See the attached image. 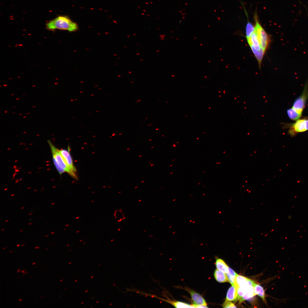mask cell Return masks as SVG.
Masks as SVG:
<instances>
[{"label": "cell", "mask_w": 308, "mask_h": 308, "mask_svg": "<svg viewBox=\"0 0 308 308\" xmlns=\"http://www.w3.org/2000/svg\"><path fill=\"white\" fill-rule=\"evenodd\" d=\"M36 264V262H34L32 263V265H35Z\"/></svg>", "instance_id": "obj_24"}, {"label": "cell", "mask_w": 308, "mask_h": 308, "mask_svg": "<svg viewBox=\"0 0 308 308\" xmlns=\"http://www.w3.org/2000/svg\"><path fill=\"white\" fill-rule=\"evenodd\" d=\"M19 277V276H18V277H17V278H18Z\"/></svg>", "instance_id": "obj_54"}, {"label": "cell", "mask_w": 308, "mask_h": 308, "mask_svg": "<svg viewBox=\"0 0 308 308\" xmlns=\"http://www.w3.org/2000/svg\"><path fill=\"white\" fill-rule=\"evenodd\" d=\"M25 271H24V272H22V273L23 274H25Z\"/></svg>", "instance_id": "obj_30"}, {"label": "cell", "mask_w": 308, "mask_h": 308, "mask_svg": "<svg viewBox=\"0 0 308 308\" xmlns=\"http://www.w3.org/2000/svg\"><path fill=\"white\" fill-rule=\"evenodd\" d=\"M215 265L217 269L224 273H226L228 271L229 267L221 259L218 258L216 260Z\"/></svg>", "instance_id": "obj_12"}, {"label": "cell", "mask_w": 308, "mask_h": 308, "mask_svg": "<svg viewBox=\"0 0 308 308\" xmlns=\"http://www.w3.org/2000/svg\"><path fill=\"white\" fill-rule=\"evenodd\" d=\"M115 215L116 219L118 221L121 220L124 218L123 213L120 210H116L115 212Z\"/></svg>", "instance_id": "obj_20"}, {"label": "cell", "mask_w": 308, "mask_h": 308, "mask_svg": "<svg viewBox=\"0 0 308 308\" xmlns=\"http://www.w3.org/2000/svg\"><path fill=\"white\" fill-rule=\"evenodd\" d=\"M308 98V83L305 85L301 95L295 101L292 108L299 112L302 113Z\"/></svg>", "instance_id": "obj_5"}, {"label": "cell", "mask_w": 308, "mask_h": 308, "mask_svg": "<svg viewBox=\"0 0 308 308\" xmlns=\"http://www.w3.org/2000/svg\"><path fill=\"white\" fill-rule=\"evenodd\" d=\"M20 244H17V245L16 246H17V247H18V246H20Z\"/></svg>", "instance_id": "obj_26"}, {"label": "cell", "mask_w": 308, "mask_h": 308, "mask_svg": "<svg viewBox=\"0 0 308 308\" xmlns=\"http://www.w3.org/2000/svg\"><path fill=\"white\" fill-rule=\"evenodd\" d=\"M13 252V251H10L9 252L10 253H11V252Z\"/></svg>", "instance_id": "obj_35"}, {"label": "cell", "mask_w": 308, "mask_h": 308, "mask_svg": "<svg viewBox=\"0 0 308 308\" xmlns=\"http://www.w3.org/2000/svg\"><path fill=\"white\" fill-rule=\"evenodd\" d=\"M250 46L252 51L258 61L259 66L260 68L261 62L265 54V52L262 49L259 50H258L256 49L252 46Z\"/></svg>", "instance_id": "obj_13"}, {"label": "cell", "mask_w": 308, "mask_h": 308, "mask_svg": "<svg viewBox=\"0 0 308 308\" xmlns=\"http://www.w3.org/2000/svg\"><path fill=\"white\" fill-rule=\"evenodd\" d=\"M37 301V299H36L35 300V301Z\"/></svg>", "instance_id": "obj_51"}, {"label": "cell", "mask_w": 308, "mask_h": 308, "mask_svg": "<svg viewBox=\"0 0 308 308\" xmlns=\"http://www.w3.org/2000/svg\"><path fill=\"white\" fill-rule=\"evenodd\" d=\"M21 270V269H18V270H17V271H19V270Z\"/></svg>", "instance_id": "obj_31"}, {"label": "cell", "mask_w": 308, "mask_h": 308, "mask_svg": "<svg viewBox=\"0 0 308 308\" xmlns=\"http://www.w3.org/2000/svg\"><path fill=\"white\" fill-rule=\"evenodd\" d=\"M25 244H22V245H21V246H25Z\"/></svg>", "instance_id": "obj_34"}, {"label": "cell", "mask_w": 308, "mask_h": 308, "mask_svg": "<svg viewBox=\"0 0 308 308\" xmlns=\"http://www.w3.org/2000/svg\"><path fill=\"white\" fill-rule=\"evenodd\" d=\"M228 282L234 285L236 276L238 274L232 269L229 268L228 272L226 273Z\"/></svg>", "instance_id": "obj_18"}, {"label": "cell", "mask_w": 308, "mask_h": 308, "mask_svg": "<svg viewBox=\"0 0 308 308\" xmlns=\"http://www.w3.org/2000/svg\"><path fill=\"white\" fill-rule=\"evenodd\" d=\"M184 289L189 293L194 304L207 305L206 301L199 294L188 288H185Z\"/></svg>", "instance_id": "obj_7"}, {"label": "cell", "mask_w": 308, "mask_h": 308, "mask_svg": "<svg viewBox=\"0 0 308 308\" xmlns=\"http://www.w3.org/2000/svg\"><path fill=\"white\" fill-rule=\"evenodd\" d=\"M46 28L50 30L56 29L74 32L78 29L77 24L66 16H59L46 24Z\"/></svg>", "instance_id": "obj_1"}, {"label": "cell", "mask_w": 308, "mask_h": 308, "mask_svg": "<svg viewBox=\"0 0 308 308\" xmlns=\"http://www.w3.org/2000/svg\"><path fill=\"white\" fill-rule=\"evenodd\" d=\"M32 224V223H29V225H30V224Z\"/></svg>", "instance_id": "obj_43"}, {"label": "cell", "mask_w": 308, "mask_h": 308, "mask_svg": "<svg viewBox=\"0 0 308 308\" xmlns=\"http://www.w3.org/2000/svg\"><path fill=\"white\" fill-rule=\"evenodd\" d=\"M254 19L255 23V28L260 38L261 47L265 52L270 43V37L260 24L256 13L254 15Z\"/></svg>", "instance_id": "obj_4"}, {"label": "cell", "mask_w": 308, "mask_h": 308, "mask_svg": "<svg viewBox=\"0 0 308 308\" xmlns=\"http://www.w3.org/2000/svg\"><path fill=\"white\" fill-rule=\"evenodd\" d=\"M32 214V213L30 214H29V215H31Z\"/></svg>", "instance_id": "obj_48"}, {"label": "cell", "mask_w": 308, "mask_h": 308, "mask_svg": "<svg viewBox=\"0 0 308 308\" xmlns=\"http://www.w3.org/2000/svg\"><path fill=\"white\" fill-rule=\"evenodd\" d=\"M53 303H54L55 302H54V301H53Z\"/></svg>", "instance_id": "obj_55"}, {"label": "cell", "mask_w": 308, "mask_h": 308, "mask_svg": "<svg viewBox=\"0 0 308 308\" xmlns=\"http://www.w3.org/2000/svg\"><path fill=\"white\" fill-rule=\"evenodd\" d=\"M23 231V230H20V232H22V231Z\"/></svg>", "instance_id": "obj_49"}, {"label": "cell", "mask_w": 308, "mask_h": 308, "mask_svg": "<svg viewBox=\"0 0 308 308\" xmlns=\"http://www.w3.org/2000/svg\"><path fill=\"white\" fill-rule=\"evenodd\" d=\"M25 271V270H23L22 271H21V272L22 273V272H23Z\"/></svg>", "instance_id": "obj_25"}, {"label": "cell", "mask_w": 308, "mask_h": 308, "mask_svg": "<svg viewBox=\"0 0 308 308\" xmlns=\"http://www.w3.org/2000/svg\"><path fill=\"white\" fill-rule=\"evenodd\" d=\"M166 302L176 308H194L192 305L180 301L173 300L169 298H167Z\"/></svg>", "instance_id": "obj_11"}, {"label": "cell", "mask_w": 308, "mask_h": 308, "mask_svg": "<svg viewBox=\"0 0 308 308\" xmlns=\"http://www.w3.org/2000/svg\"><path fill=\"white\" fill-rule=\"evenodd\" d=\"M255 29V26L248 20L247 23L246 27V39L249 38L252 34L254 31Z\"/></svg>", "instance_id": "obj_19"}, {"label": "cell", "mask_w": 308, "mask_h": 308, "mask_svg": "<svg viewBox=\"0 0 308 308\" xmlns=\"http://www.w3.org/2000/svg\"><path fill=\"white\" fill-rule=\"evenodd\" d=\"M283 127L289 128L288 133L291 136H294L298 133L308 130V119L305 118L298 119L293 123H284Z\"/></svg>", "instance_id": "obj_3"}, {"label": "cell", "mask_w": 308, "mask_h": 308, "mask_svg": "<svg viewBox=\"0 0 308 308\" xmlns=\"http://www.w3.org/2000/svg\"><path fill=\"white\" fill-rule=\"evenodd\" d=\"M20 271H21V270L18 271H17V273H18L19 272H20Z\"/></svg>", "instance_id": "obj_28"}, {"label": "cell", "mask_w": 308, "mask_h": 308, "mask_svg": "<svg viewBox=\"0 0 308 308\" xmlns=\"http://www.w3.org/2000/svg\"><path fill=\"white\" fill-rule=\"evenodd\" d=\"M28 271H27V272H25V274H27V273H28Z\"/></svg>", "instance_id": "obj_33"}, {"label": "cell", "mask_w": 308, "mask_h": 308, "mask_svg": "<svg viewBox=\"0 0 308 308\" xmlns=\"http://www.w3.org/2000/svg\"><path fill=\"white\" fill-rule=\"evenodd\" d=\"M43 296H41V297H40V299H42V298H43Z\"/></svg>", "instance_id": "obj_32"}, {"label": "cell", "mask_w": 308, "mask_h": 308, "mask_svg": "<svg viewBox=\"0 0 308 308\" xmlns=\"http://www.w3.org/2000/svg\"><path fill=\"white\" fill-rule=\"evenodd\" d=\"M247 40L249 46H252L258 50L262 49L261 47L258 35L255 29L250 37L247 39Z\"/></svg>", "instance_id": "obj_8"}, {"label": "cell", "mask_w": 308, "mask_h": 308, "mask_svg": "<svg viewBox=\"0 0 308 308\" xmlns=\"http://www.w3.org/2000/svg\"><path fill=\"white\" fill-rule=\"evenodd\" d=\"M25 275V274H24V275H22V276H24V275Z\"/></svg>", "instance_id": "obj_41"}, {"label": "cell", "mask_w": 308, "mask_h": 308, "mask_svg": "<svg viewBox=\"0 0 308 308\" xmlns=\"http://www.w3.org/2000/svg\"><path fill=\"white\" fill-rule=\"evenodd\" d=\"M23 299H20L19 300V301H21V300H22Z\"/></svg>", "instance_id": "obj_27"}, {"label": "cell", "mask_w": 308, "mask_h": 308, "mask_svg": "<svg viewBox=\"0 0 308 308\" xmlns=\"http://www.w3.org/2000/svg\"><path fill=\"white\" fill-rule=\"evenodd\" d=\"M214 276L215 279L218 282L222 283L228 282L226 275L218 269L215 270Z\"/></svg>", "instance_id": "obj_14"}, {"label": "cell", "mask_w": 308, "mask_h": 308, "mask_svg": "<svg viewBox=\"0 0 308 308\" xmlns=\"http://www.w3.org/2000/svg\"><path fill=\"white\" fill-rule=\"evenodd\" d=\"M7 248V247H5L3 248V250Z\"/></svg>", "instance_id": "obj_29"}, {"label": "cell", "mask_w": 308, "mask_h": 308, "mask_svg": "<svg viewBox=\"0 0 308 308\" xmlns=\"http://www.w3.org/2000/svg\"><path fill=\"white\" fill-rule=\"evenodd\" d=\"M254 287L255 295H258L265 302L264 291L262 287L255 283L254 284Z\"/></svg>", "instance_id": "obj_17"}, {"label": "cell", "mask_w": 308, "mask_h": 308, "mask_svg": "<svg viewBox=\"0 0 308 308\" xmlns=\"http://www.w3.org/2000/svg\"><path fill=\"white\" fill-rule=\"evenodd\" d=\"M222 306L223 308H236L234 304L230 301L225 300L222 304Z\"/></svg>", "instance_id": "obj_21"}, {"label": "cell", "mask_w": 308, "mask_h": 308, "mask_svg": "<svg viewBox=\"0 0 308 308\" xmlns=\"http://www.w3.org/2000/svg\"><path fill=\"white\" fill-rule=\"evenodd\" d=\"M55 204V203H52V204H52H52Z\"/></svg>", "instance_id": "obj_42"}, {"label": "cell", "mask_w": 308, "mask_h": 308, "mask_svg": "<svg viewBox=\"0 0 308 308\" xmlns=\"http://www.w3.org/2000/svg\"><path fill=\"white\" fill-rule=\"evenodd\" d=\"M50 245V244H48V245H47V246H49V245Z\"/></svg>", "instance_id": "obj_53"}, {"label": "cell", "mask_w": 308, "mask_h": 308, "mask_svg": "<svg viewBox=\"0 0 308 308\" xmlns=\"http://www.w3.org/2000/svg\"><path fill=\"white\" fill-rule=\"evenodd\" d=\"M63 280V279H61L60 281L61 282V281H62Z\"/></svg>", "instance_id": "obj_39"}, {"label": "cell", "mask_w": 308, "mask_h": 308, "mask_svg": "<svg viewBox=\"0 0 308 308\" xmlns=\"http://www.w3.org/2000/svg\"><path fill=\"white\" fill-rule=\"evenodd\" d=\"M5 230V229H3L1 230V231H3V230Z\"/></svg>", "instance_id": "obj_45"}, {"label": "cell", "mask_w": 308, "mask_h": 308, "mask_svg": "<svg viewBox=\"0 0 308 308\" xmlns=\"http://www.w3.org/2000/svg\"><path fill=\"white\" fill-rule=\"evenodd\" d=\"M48 248H46V249H45V250H48Z\"/></svg>", "instance_id": "obj_40"}, {"label": "cell", "mask_w": 308, "mask_h": 308, "mask_svg": "<svg viewBox=\"0 0 308 308\" xmlns=\"http://www.w3.org/2000/svg\"><path fill=\"white\" fill-rule=\"evenodd\" d=\"M288 116L290 119L293 120H297L301 117L302 114L297 112L292 108L287 110Z\"/></svg>", "instance_id": "obj_15"}, {"label": "cell", "mask_w": 308, "mask_h": 308, "mask_svg": "<svg viewBox=\"0 0 308 308\" xmlns=\"http://www.w3.org/2000/svg\"><path fill=\"white\" fill-rule=\"evenodd\" d=\"M226 300L234 301L238 300L237 289L234 285H232L228 290Z\"/></svg>", "instance_id": "obj_10"}, {"label": "cell", "mask_w": 308, "mask_h": 308, "mask_svg": "<svg viewBox=\"0 0 308 308\" xmlns=\"http://www.w3.org/2000/svg\"><path fill=\"white\" fill-rule=\"evenodd\" d=\"M48 236V235H47L45 237H46V236Z\"/></svg>", "instance_id": "obj_52"}, {"label": "cell", "mask_w": 308, "mask_h": 308, "mask_svg": "<svg viewBox=\"0 0 308 308\" xmlns=\"http://www.w3.org/2000/svg\"><path fill=\"white\" fill-rule=\"evenodd\" d=\"M60 151L67 166L71 172V177L75 179H77L76 169L73 164L69 148L68 149H61L60 150Z\"/></svg>", "instance_id": "obj_6"}, {"label": "cell", "mask_w": 308, "mask_h": 308, "mask_svg": "<svg viewBox=\"0 0 308 308\" xmlns=\"http://www.w3.org/2000/svg\"><path fill=\"white\" fill-rule=\"evenodd\" d=\"M48 142L52 153L53 163L59 174L61 175L66 172L71 176V172L64 160L60 150L55 147L50 140H48Z\"/></svg>", "instance_id": "obj_2"}, {"label": "cell", "mask_w": 308, "mask_h": 308, "mask_svg": "<svg viewBox=\"0 0 308 308\" xmlns=\"http://www.w3.org/2000/svg\"><path fill=\"white\" fill-rule=\"evenodd\" d=\"M24 208V207H22L21 208V209H23V208Z\"/></svg>", "instance_id": "obj_44"}, {"label": "cell", "mask_w": 308, "mask_h": 308, "mask_svg": "<svg viewBox=\"0 0 308 308\" xmlns=\"http://www.w3.org/2000/svg\"><path fill=\"white\" fill-rule=\"evenodd\" d=\"M40 248V247L36 246L35 247V249H39Z\"/></svg>", "instance_id": "obj_23"}, {"label": "cell", "mask_w": 308, "mask_h": 308, "mask_svg": "<svg viewBox=\"0 0 308 308\" xmlns=\"http://www.w3.org/2000/svg\"><path fill=\"white\" fill-rule=\"evenodd\" d=\"M8 221H9V220H5V222H8Z\"/></svg>", "instance_id": "obj_38"}, {"label": "cell", "mask_w": 308, "mask_h": 308, "mask_svg": "<svg viewBox=\"0 0 308 308\" xmlns=\"http://www.w3.org/2000/svg\"><path fill=\"white\" fill-rule=\"evenodd\" d=\"M254 284V281L250 279L242 276L237 274L236 278L234 285L237 289L239 287L248 285L250 286Z\"/></svg>", "instance_id": "obj_9"}, {"label": "cell", "mask_w": 308, "mask_h": 308, "mask_svg": "<svg viewBox=\"0 0 308 308\" xmlns=\"http://www.w3.org/2000/svg\"><path fill=\"white\" fill-rule=\"evenodd\" d=\"M37 266H35V267L34 268H37Z\"/></svg>", "instance_id": "obj_37"}, {"label": "cell", "mask_w": 308, "mask_h": 308, "mask_svg": "<svg viewBox=\"0 0 308 308\" xmlns=\"http://www.w3.org/2000/svg\"><path fill=\"white\" fill-rule=\"evenodd\" d=\"M44 288L42 289V290H44Z\"/></svg>", "instance_id": "obj_47"}, {"label": "cell", "mask_w": 308, "mask_h": 308, "mask_svg": "<svg viewBox=\"0 0 308 308\" xmlns=\"http://www.w3.org/2000/svg\"><path fill=\"white\" fill-rule=\"evenodd\" d=\"M44 270V269H42V270H41V271H43Z\"/></svg>", "instance_id": "obj_46"}, {"label": "cell", "mask_w": 308, "mask_h": 308, "mask_svg": "<svg viewBox=\"0 0 308 308\" xmlns=\"http://www.w3.org/2000/svg\"><path fill=\"white\" fill-rule=\"evenodd\" d=\"M55 233V232H52V233H51V234H53V233Z\"/></svg>", "instance_id": "obj_36"}, {"label": "cell", "mask_w": 308, "mask_h": 308, "mask_svg": "<svg viewBox=\"0 0 308 308\" xmlns=\"http://www.w3.org/2000/svg\"><path fill=\"white\" fill-rule=\"evenodd\" d=\"M192 305L194 307V308H207L208 307L207 305H197L195 304H193Z\"/></svg>", "instance_id": "obj_22"}, {"label": "cell", "mask_w": 308, "mask_h": 308, "mask_svg": "<svg viewBox=\"0 0 308 308\" xmlns=\"http://www.w3.org/2000/svg\"><path fill=\"white\" fill-rule=\"evenodd\" d=\"M255 295L254 284L253 285L249 288L245 294L240 299L239 303H241L243 301L248 300L253 297Z\"/></svg>", "instance_id": "obj_16"}, {"label": "cell", "mask_w": 308, "mask_h": 308, "mask_svg": "<svg viewBox=\"0 0 308 308\" xmlns=\"http://www.w3.org/2000/svg\"><path fill=\"white\" fill-rule=\"evenodd\" d=\"M33 277V276H30V277Z\"/></svg>", "instance_id": "obj_50"}]
</instances>
